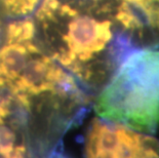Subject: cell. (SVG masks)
Returning a JSON list of instances; mask_svg holds the SVG:
<instances>
[{
    "label": "cell",
    "mask_w": 159,
    "mask_h": 158,
    "mask_svg": "<svg viewBox=\"0 0 159 158\" xmlns=\"http://www.w3.org/2000/svg\"><path fill=\"white\" fill-rule=\"evenodd\" d=\"M32 16L44 49L84 89L103 88L140 48L91 0H42Z\"/></svg>",
    "instance_id": "obj_2"
},
{
    "label": "cell",
    "mask_w": 159,
    "mask_h": 158,
    "mask_svg": "<svg viewBox=\"0 0 159 158\" xmlns=\"http://www.w3.org/2000/svg\"><path fill=\"white\" fill-rule=\"evenodd\" d=\"M84 154L91 158L159 157V141L150 133L100 117L87 129Z\"/></svg>",
    "instance_id": "obj_4"
},
{
    "label": "cell",
    "mask_w": 159,
    "mask_h": 158,
    "mask_svg": "<svg viewBox=\"0 0 159 158\" xmlns=\"http://www.w3.org/2000/svg\"><path fill=\"white\" fill-rule=\"evenodd\" d=\"M0 79L26 110L35 138L55 148L89 103L82 85L44 49L33 16L8 21L0 44Z\"/></svg>",
    "instance_id": "obj_1"
},
{
    "label": "cell",
    "mask_w": 159,
    "mask_h": 158,
    "mask_svg": "<svg viewBox=\"0 0 159 158\" xmlns=\"http://www.w3.org/2000/svg\"><path fill=\"white\" fill-rule=\"evenodd\" d=\"M94 111L101 118L146 133L159 127V48L129 53L100 90Z\"/></svg>",
    "instance_id": "obj_3"
},
{
    "label": "cell",
    "mask_w": 159,
    "mask_h": 158,
    "mask_svg": "<svg viewBox=\"0 0 159 158\" xmlns=\"http://www.w3.org/2000/svg\"><path fill=\"white\" fill-rule=\"evenodd\" d=\"M42 0H0V15L7 21L32 16Z\"/></svg>",
    "instance_id": "obj_6"
},
{
    "label": "cell",
    "mask_w": 159,
    "mask_h": 158,
    "mask_svg": "<svg viewBox=\"0 0 159 158\" xmlns=\"http://www.w3.org/2000/svg\"><path fill=\"white\" fill-rule=\"evenodd\" d=\"M7 23H8L7 20L4 19L1 15H0V44H1L2 40H3V37H4Z\"/></svg>",
    "instance_id": "obj_7"
},
{
    "label": "cell",
    "mask_w": 159,
    "mask_h": 158,
    "mask_svg": "<svg viewBox=\"0 0 159 158\" xmlns=\"http://www.w3.org/2000/svg\"><path fill=\"white\" fill-rule=\"evenodd\" d=\"M100 5L140 48L159 46V0H101Z\"/></svg>",
    "instance_id": "obj_5"
}]
</instances>
